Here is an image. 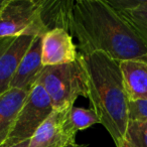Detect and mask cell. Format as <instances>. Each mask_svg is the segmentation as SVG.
I'll use <instances>...</instances> for the list:
<instances>
[{"label":"cell","mask_w":147,"mask_h":147,"mask_svg":"<svg viewBox=\"0 0 147 147\" xmlns=\"http://www.w3.org/2000/svg\"><path fill=\"white\" fill-rule=\"evenodd\" d=\"M35 37L20 35L0 38V95L10 89L19 63Z\"/></svg>","instance_id":"obj_8"},{"label":"cell","mask_w":147,"mask_h":147,"mask_svg":"<svg viewBox=\"0 0 147 147\" xmlns=\"http://www.w3.org/2000/svg\"><path fill=\"white\" fill-rule=\"evenodd\" d=\"M67 30L81 55L99 51L119 63L147 55V43L107 0H71Z\"/></svg>","instance_id":"obj_1"},{"label":"cell","mask_w":147,"mask_h":147,"mask_svg":"<svg viewBox=\"0 0 147 147\" xmlns=\"http://www.w3.org/2000/svg\"><path fill=\"white\" fill-rule=\"evenodd\" d=\"M67 122L71 130L77 134L79 131L100 123V119L92 108L85 109L73 106L67 110Z\"/></svg>","instance_id":"obj_13"},{"label":"cell","mask_w":147,"mask_h":147,"mask_svg":"<svg viewBox=\"0 0 147 147\" xmlns=\"http://www.w3.org/2000/svg\"><path fill=\"white\" fill-rule=\"evenodd\" d=\"M29 141L30 140H26V141H23V142H20L18 144H15L13 146H9V147H28L29 146Z\"/></svg>","instance_id":"obj_16"},{"label":"cell","mask_w":147,"mask_h":147,"mask_svg":"<svg viewBox=\"0 0 147 147\" xmlns=\"http://www.w3.org/2000/svg\"><path fill=\"white\" fill-rule=\"evenodd\" d=\"M122 147H147V119L129 120Z\"/></svg>","instance_id":"obj_14"},{"label":"cell","mask_w":147,"mask_h":147,"mask_svg":"<svg viewBox=\"0 0 147 147\" xmlns=\"http://www.w3.org/2000/svg\"><path fill=\"white\" fill-rule=\"evenodd\" d=\"M43 67L41 61V36H36L21 59L11 81L10 89L30 92L36 85Z\"/></svg>","instance_id":"obj_9"},{"label":"cell","mask_w":147,"mask_h":147,"mask_svg":"<svg viewBox=\"0 0 147 147\" xmlns=\"http://www.w3.org/2000/svg\"><path fill=\"white\" fill-rule=\"evenodd\" d=\"M147 119V100L129 101V120Z\"/></svg>","instance_id":"obj_15"},{"label":"cell","mask_w":147,"mask_h":147,"mask_svg":"<svg viewBox=\"0 0 147 147\" xmlns=\"http://www.w3.org/2000/svg\"><path fill=\"white\" fill-rule=\"evenodd\" d=\"M120 69L129 101L147 100V55L120 61Z\"/></svg>","instance_id":"obj_10"},{"label":"cell","mask_w":147,"mask_h":147,"mask_svg":"<svg viewBox=\"0 0 147 147\" xmlns=\"http://www.w3.org/2000/svg\"><path fill=\"white\" fill-rule=\"evenodd\" d=\"M47 32L41 15V0H5L0 9V38L43 36Z\"/></svg>","instance_id":"obj_4"},{"label":"cell","mask_w":147,"mask_h":147,"mask_svg":"<svg viewBox=\"0 0 147 147\" xmlns=\"http://www.w3.org/2000/svg\"><path fill=\"white\" fill-rule=\"evenodd\" d=\"M53 111L51 99L39 84L28 93L6 141L1 147H9L30 140L36 130Z\"/></svg>","instance_id":"obj_5"},{"label":"cell","mask_w":147,"mask_h":147,"mask_svg":"<svg viewBox=\"0 0 147 147\" xmlns=\"http://www.w3.org/2000/svg\"><path fill=\"white\" fill-rule=\"evenodd\" d=\"M69 147H88L86 145H83V144H75V145H71V146H69Z\"/></svg>","instance_id":"obj_17"},{"label":"cell","mask_w":147,"mask_h":147,"mask_svg":"<svg viewBox=\"0 0 147 147\" xmlns=\"http://www.w3.org/2000/svg\"><path fill=\"white\" fill-rule=\"evenodd\" d=\"M79 59L87 75L88 99L92 109L116 147H122L129 123V99L120 63L99 51L79 53Z\"/></svg>","instance_id":"obj_2"},{"label":"cell","mask_w":147,"mask_h":147,"mask_svg":"<svg viewBox=\"0 0 147 147\" xmlns=\"http://www.w3.org/2000/svg\"><path fill=\"white\" fill-rule=\"evenodd\" d=\"M4 1H5V0H0V9H1V7H2V5L4 4Z\"/></svg>","instance_id":"obj_18"},{"label":"cell","mask_w":147,"mask_h":147,"mask_svg":"<svg viewBox=\"0 0 147 147\" xmlns=\"http://www.w3.org/2000/svg\"><path fill=\"white\" fill-rule=\"evenodd\" d=\"M117 13L147 43V0H107Z\"/></svg>","instance_id":"obj_11"},{"label":"cell","mask_w":147,"mask_h":147,"mask_svg":"<svg viewBox=\"0 0 147 147\" xmlns=\"http://www.w3.org/2000/svg\"><path fill=\"white\" fill-rule=\"evenodd\" d=\"M29 92L9 89L0 95V147L4 144Z\"/></svg>","instance_id":"obj_12"},{"label":"cell","mask_w":147,"mask_h":147,"mask_svg":"<svg viewBox=\"0 0 147 147\" xmlns=\"http://www.w3.org/2000/svg\"><path fill=\"white\" fill-rule=\"evenodd\" d=\"M78 59L77 45L67 30L63 28L51 29L41 36V61L43 67L71 63Z\"/></svg>","instance_id":"obj_7"},{"label":"cell","mask_w":147,"mask_h":147,"mask_svg":"<svg viewBox=\"0 0 147 147\" xmlns=\"http://www.w3.org/2000/svg\"><path fill=\"white\" fill-rule=\"evenodd\" d=\"M76 135L67 122V110H53L30 138L28 147H69L76 144Z\"/></svg>","instance_id":"obj_6"},{"label":"cell","mask_w":147,"mask_h":147,"mask_svg":"<svg viewBox=\"0 0 147 147\" xmlns=\"http://www.w3.org/2000/svg\"><path fill=\"white\" fill-rule=\"evenodd\" d=\"M36 84L49 95L53 110H67L79 97L88 98L87 75L79 59L71 63L45 67Z\"/></svg>","instance_id":"obj_3"}]
</instances>
